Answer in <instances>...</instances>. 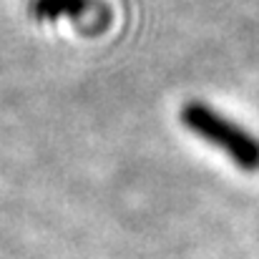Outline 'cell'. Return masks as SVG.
Returning a JSON list of instances; mask_svg holds the SVG:
<instances>
[{
	"label": "cell",
	"instance_id": "6da1fadb",
	"mask_svg": "<svg viewBox=\"0 0 259 259\" xmlns=\"http://www.w3.org/2000/svg\"><path fill=\"white\" fill-rule=\"evenodd\" d=\"M181 123L206 144L222 149L239 169L259 171V141L247 128L222 116L211 106L201 101H189L181 108Z\"/></svg>",
	"mask_w": 259,
	"mask_h": 259
},
{
	"label": "cell",
	"instance_id": "7a4b0ae2",
	"mask_svg": "<svg viewBox=\"0 0 259 259\" xmlns=\"http://www.w3.org/2000/svg\"><path fill=\"white\" fill-rule=\"evenodd\" d=\"M28 10L35 20H61L71 18L76 23L86 20L93 10V0H30Z\"/></svg>",
	"mask_w": 259,
	"mask_h": 259
}]
</instances>
